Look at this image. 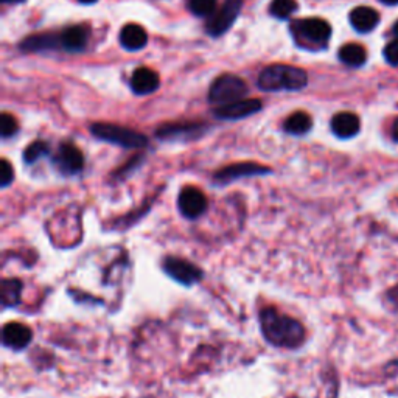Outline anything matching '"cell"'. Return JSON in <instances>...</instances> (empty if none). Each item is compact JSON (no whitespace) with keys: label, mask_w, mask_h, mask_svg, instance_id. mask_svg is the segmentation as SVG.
Returning <instances> with one entry per match:
<instances>
[{"label":"cell","mask_w":398,"mask_h":398,"mask_svg":"<svg viewBox=\"0 0 398 398\" xmlns=\"http://www.w3.org/2000/svg\"><path fill=\"white\" fill-rule=\"evenodd\" d=\"M361 128L359 117L353 112H340L332 118V131L340 139L355 137Z\"/></svg>","instance_id":"cell-14"},{"label":"cell","mask_w":398,"mask_h":398,"mask_svg":"<svg viewBox=\"0 0 398 398\" xmlns=\"http://www.w3.org/2000/svg\"><path fill=\"white\" fill-rule=\"evenodd\" d=\"M311 117L306 114V112L302 111H297L294 114H291L287 122H285L283 128L285 131L288 134H292V136H304L308 131L311 130Z\"/></svg>","instance_id":"cell-21"},{"label":"cell","mask_w":398,"mask_h":398,"mask_svg":"<svg viewBox=\"0 0 398 398\" xmlns=\"http://www.w3.org/2000/svg\"><path fill=\"white\" fill-rule=\"evenodd\" d=\"M308 82L306 72L294 66L273 64L268 66L259 75L257 85L261 91H300Z\"/></svg>","instance_id":"cell-2"},{"label":"cell","mask_w":398,"mask_h":398,"mask_svg":"<svg viewBox=\"0 0 398 398\" xmlns=\"http://www.w3.org/2000/svg\"><path fill=\"white\" fill-rule=\"evenodd\" d=\"M297 10V2L296 0H273L269 11L273 16L277 19H287L292 13Z\"/></svg>","instance_id":"cell-24"},{"label":"cell","mask_w":398,"mask_h":398,"mask_svg":"<svg viewBox=\"0 0 398 398\" xmlns=\"http://www.w3.org/2000/svg\"><path fill=\"white\" fill-rule=\"evenodd\" d=\"M148 42V35L145 28L139 24H128L120 32V44L131 51L144 49Z\"/></svg>","instance_id":"cell-17"},{"label":"cell","mask_w":398,"mask_h":398,"mask_svg":"<svg viewBox=\"0 0 398 398\" xmlns=\"http://www.w3.org/2000/svg\"><path fill=\"white\" fill-rule=\"evenodd\" d=\"M207 131L206 125L201 123H175L163 125L156 131V137L167 142L193 140L201 137Z\"/></svg>","instance_id":"cell-11"},{"label":"cell","mask_w":398,"mask_h":398,"mask_svg":"<svg viewBox=\"0 0 398 398\" xmlns=\"http://www.w3.org/2000/svg\"><path fill=\"white\" fill-rule=\"evenodd\" d=\"M91 132L97 139L108 144H114L122 148L140 149L148 145V139L142 132L131 130V128L112 125V123H94Z\"/></svg>","instance_id":"cell-3"},{"label":"cell","mask_w":398,"mask_h":398,"mask_svg":"<svg viewBox=\"0 0 398 398\" xmlns=\"http://www.w3.org/2000/svg\"><path fill=\"white\" fill-rule=\"evenodd\" d=\"M271 168L263 167L260 163L255 162H240V163H232L224 167L221 170H218L213 175V184L216 185H229L240 179L244 178H255V176H265L271 175Z\"/></svg>","instance_id":"cell-7"},{"label":"cell","mask_w":398,"mask_h":398,"mask_svg":"<svg viewBox=\"0 0 398 398\" xmlns=\"http://www.w3.org/2000/svg\"><path fill=\"white\" fill-rule=\"evenodd\" d=\"M385 58L390 66H398V39L389 42L385 47Z\"/></svg>","instance_id":"cell-28"},{"label":"cell","mask_w":398,"mask_h":398,"mask_svg":"<svg viewBox=\"0 0 398 398\" xmlns=\"http://www.w3.org/2000/svg\"><path fill=\"white\" fill-rule=\"evenodd\" d=\"M59 37H61V47L69 51H80L86 47L87 42L86 30L78 25L66 28L64 32L59 35Z\"/></svg>","instance_id":"cell-18"},{"label":"cell","mask_w":398,"mask_h":398,"mask_svg":"<svg viewBox=\"0 0 398 398\" xmlns=\"http://www.w3.org/2000/svg\"><path fill=\"white\" fill-rule=\"evenodd\" d=\"M81 4H94V2H97V0H80Z\"/></svg>","instance_id":"cell-33"},{"label":"cell","mask_w":398,"mask_h":398,"mask_svg":"<svg viewBox=\"0 0 398 398\" xmlns=\"http://www.w3.org/2000/svg\"><path fill=\"white\" fill-rule=\"evenodd\" d=\"M350 24L359 33H367L378 25L380 14L371 6H358L350 13Z\"/></svg>","instance_id":"cell-16"},{"label":"cell","mask_w":398,"mask_h":398,"mask_svg":"<svg viewBox=\"0 0 398 398\" xmlns=\"http://www.w3.org/2000/svg\"><path fill=\"white\" fill-rule=\"evenodd\" d=\"M340 59L350 67H359L366 63L367 54L359 44H345L340 49Z\"/></svg>","instance_id":"cell-22"},{"label":"cell","mask_w":398,"mask_h":398,"mask_svg":"<svg viewBox=\"0 0 398 398\" xmlns=\"http://www.w3.org/2000/svg\"><path fill=\"white\" fill-rule=\"evenodd\" d=\"M207 207H209L207 197L204 194V192L197 189V187L193 185L184 187L181 193H179L178 209L187 220H198L199 216L206 213Z\"/></svg>","instance_id":"cell-8"},{"label":"cell","mask_w":398,"mask_h":398,"mask_svg":"<svg viewBox=\"0 0 398 398\" xmlns=\"http://www.w3.org/2000/svg\"><path fill=\"white\" fill-rule=\"evenodd\" d=\"M24 285L19 279H4L0 285V300L5 308H13L20 304V294Z\"/></svg>","instance_id":"cell-20"},{"label":"cell","mask_w":398,"mask_h":398,"mask_svg":"<svg viewBox=\"0 0 398 398\" xmlns=\"http://www.w3.org/2000/svg\"><path fill=\"white\" fill-rule=\"evenodd\" d=\"M243 8V0H226L223 6L218 10L210 20L207 22V33L213 37L221 36L234 24L240 11Z\"/></svg>","instance_id":"cell-9"},{"label":"cell","mask_w":398,"mask_h":398,"mask_svg":"<svg viewBox=\"0 0 398 398\" xmlns=\"http://www.w3.org/2000/svg\"><path fill=\"white\" fill-rule=\"evenodd\" d=\"M18 131H19L18 120L11 114H8V112H4L2 117H0V134H2V137L4 139L13 137Z\"/></svg>","instance_id":"cell-26"},{"label":"cell","mask_w":398,"mask_h":398,"mask_svg":"<svg viewBox=\"0 0 398 398\" xmlns=\"http://www.w3.org/2000/svg\"><path fill=\"white\" fill-rule=\"evenodd\" d=\"M263 108V103L259 99L249 100H237L228 104H221L220 108L213 111V116L221 120H242L249 116L257 114Z\"/></svg>","instance_id":"cell-12"},{"label":"cell","mask_w":398,"mask_h":398,"mask_svg":"<svg viewBox=\"0 0 398 398\" xmlns=\"http://www.w3.org/2000/svg\"><path fill=\"white\" fill-rule=\"evenodd\" d=\"M161 85V78L154 70L148 67H140L131 77L132 91L139 95H148L154 92Z\"/></svg>","instance_id":"cell-15"},{"label":"cell","mask_w":398,"mask_h":398,"mask_svg":"<svg viewBox=\"0 0 398 398\" xmlns=\"http://www.w3.org/2000/svg\"><path fill=\"white\" fill-rule=\"evenodd\" d=\"M394 35L398 37V20L395 22V25H394Z\"/></svg>","instance_id":"cell-32"},{"label":"cell","mask_w":398,"mask_h":398,"mask_svg":"<svg viewBox=\"0 0 398 398\" xmlns=\"http://www.w3.org/2000/svg\"><path fill=\"white\" fill-rule=\"evenodd\" d=\"M13 179H14V170L11 167V163L6 159H2L0 161V187H2V189L10 187L13 184Z\"/></svg>","instance_id":"cell-27"},{"label":"cell","mask_w":398,"mask_h":398,"mask_svg":"<svg viewBox=\"0 0 398 398\" xmlns=\"http://www.w3.org/2000/svg\"><path fill=\"white\" fill-rule=\"evenodd\" d=\"M61 47V37L55 35H37L30 36L20 44V49L24 51H42L50 49Z\"/></svg>","instance_id":"cell-19"},{"label":"cell","mask_w":398,"mask_h":398,"mask_svg":"<svg viewBox=\"0 0 398 398\" xmlns=\"http://www.w3.org/2000/svg\"><path fill=\"white\" fill-rule=\"evenodd\" d=\"M261 335L265 341L279 349H299L305 342L306 332L302 322L283 314L273 306L261 308L259 313Z\"/></svg>","instance_id":"cell-1"},{"label":"cell","mask_w":398,"mask_h":398,"mask_svg":"<svg viewBox=\"0 0 398 398\" xmlns=\"http://www.w3.org/2000/svg\"><path fill=\"white\" fill-rule=\"evenodd\" d=\"M381 2L386 5H398V0H381Z\"/></svg>","instance_id":"cell-30"},{"label":"cell","mask_w":398,"mask_h":398,"mask_svg":"<svg viewBox=\"0 0 398 398\" xmlns=\"http://www.w3.org/2000/svg\"><path fill=\"white\" fill-rule=\"evenodd\" d=\"M162 269L170 279L179 285H184V287H192V285L201 282L202 277H204L201 268L193 265L189 260L175 257V255H167L162 260Z\"/></svg>","instance_id":"cell-6"},{"label":"cell","mask_w":398,"mask_h":398,"mask_svg":"<svg viewBox=\"0 0 398 398\" xmlns=\"http://www.w3.org/2000/svg\"><path fill=\"white\" fill-rule=\"evenodd\" d=\"M54 165L63 176H77L85 168V156L72 144H61L54 156Z\"/></svg>","instance_id":"cell-10"},{"label":"cell","mask_w":398,"mask_h":398,"mask_svg":"<svg viewBox=\"0 0 398 398\" xmlns=\"http://www.w3.org/2000/svg\"><path fill=\"white\" fill-rule=\"evenodd\" d=\"M187 4L194 16H209L215 11L216 0H187Z\"/></svg>","instance_id":"cell-25"},{"label":"cell","mask_w":398,"mask_h":398,"mask_svg":"<svg viewBox=\"0 0 398 398\" xmlns=\"http://www.w3.org/2000/svg\"><path fill=\"white\" fill-rule=\"evenodd\" d=\"M291 32L296 36L297 42L305 47H322L332 36V27L327 20L319 18H308L294 20Z\"/></svg>","instance_id":"cell-4"},{"label":"cell","mask_w":398,"mask_h":398,"mask_svg":"<svg viewBox=\"0 0 398 398\" xmlns=\"http://www.w3.org/2000/svg\"><path fill=\"white\" fill-rule=\"evenodd\" d=\"M50 153V147L47 145V142L44 140H36L33 144H30L25 151H24V162L28 165H33L39 159H42L44 156H47Z\"/></svg>","instance_id":"cell-23"},{"label":"cell","mask_w":398,"mask_h":398,"mask_svg":"<svg viewBox=\"0 0 398 398\" xmlns=\"http://www.w3.org/2000/svg\"><path fill=\"white\" fill-rule=\"evenodd\" d=\"M392 137L395 142H398V117L395 118V122L392 125Z\"/></svg>","instance_id":"cell-29"},{"label":"cell","mask_w":398,"mask_h":398,"mask_svg":"<svg viewBox=\"0 0 398 398\" xmlns=\"http://www.w3.org/2000/svg\"><path fill=\"white\" fill-rule=\"evenodd\" d=\"M247 94L246 82L237 77V75H221L218 77L209 91V100L218 104H228L232 101L242 100V97Z\"/></svg>","instance_id":"cell-5"},{"label":"cell","mask_w":398,"mask_h":398,"mask_svg":"<svg viewBox=\"0 0 398 398\" xmlns=\"http://www.w3.org/2000/svg\"><path fill=\"white\" fill-rule=\"evenodd\" d=\"M33 340V332L30 327L20 322H10L2 330V342L5 347L20 352L28 347Z\"/></svg>","instance_id":"cell-13"},{"label":"cell","mask_w":398,"mask_h":398,"mask_svg":"<svg viewBox=\"0 0 398 398\" xmlns=\"http://www.w3.org/2000/svg\"><path fill=\"white\" fill-rule=\"evenodd\" d=\"M4 4H22L24 0H2Z\"/></svg>","instance_id":"cell-31"}]
</instances>
